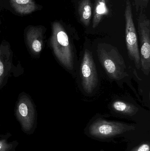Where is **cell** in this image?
<instances>
[{
  "instance_id": "cell-10",
  "label": "cell",
  "mask_w": 150,
  "mask_h": 151,
  "mask_svg": "<svg viewBox=\"0 0 150 151\" xmlns=\"http://www.w3.org/2000/svg\"><path fill=\"white\" fill-rule=\"evenodd\" d=\"M113 108L124 115L133 116L137 112L138 109L132 104L121 101H116L113 104Z\"/></svg>"
},
{
  "instance_id": "cell-15",
  "label": "cell",
  "mask_w": 150,
  "mask_h": 151,
  "mask_svg": "<svg viewBox=\"0 0 150 151\" xmlns=\"http://www.w3.org/2000/svg\"><path fill=\"white\" fill-rule=\"evenodd\" d=\"M4 65L0 61V76L3 74Z\"/></svg>"
},
{
  "instance_id": "cell-12",
  "label": "cell",
  "mask_w": 150,
  "mask_h": 151,
  "mask_svg": "<svg viewBox=\"0 0 150 151\" xmlns=\"http://www.w3.org/2000/svg\"><path fill=\"white\" fill-rule=\"evenodd\" d=\"M130 151H150L149 143H142Z\"/></svg>"
},
{
  "instance_id": "cell-6",
  "label": "cell",
  "mask_w": 150,
  "mask_h": 151,
  "mask_svg": "<svg viewBox=\"0 0 150 151\" xmlns=\"http://www.w3.org/2000/svg\"><path fill=\"white\" fill-rule=\"evenodd\" d=\"M81 70L83 88L86 93L90 94L97 85L98 77L92 53L87 49L84 53Z\"/></svg>"
},
{
  "instance_id": "cell-1",
  "label": "cell",
  "mask_w": 150,
  "mask_h": 151,
  "mask_svg": "<svg viewBox=\"0 0 150 151\" xmlns=\"http://www.w3.org/2000/svg\"><path fill=\"white\" fill-rule=\"evenodd\" d=\"M135 129V127L133 125L98 119L95 120L89 125L85 133L93 139L107 140Z\"/></svg>"
},
{
  "instance_id": "cell-4",
  "label": "cell",
  "mask_w": 150,
  "mask_h": 151,
  "mask_svg": "<svg viewBox=\"0 0 150 151\" xmlns=\"http://www.w3.org/2000/svg\"><path fill=\"white\" fill-rule=\"evenodd\" d=\"M138 30L141 42V68L148 75L150 70V21L141 11L138 20Z\"/></svg>"
},
{
  "instance_id": "cell-5",
  "label": "cell",
  "mask_w": 150,
  "mask_h": 151,
  "mask_svg": "<svg viewBox=\"0 0 150 151\" xmlns=\"http://www.w3.org/2000/svg\"><path fill=\"white\" fill-rule=\"evenodd\" d=\"M126 40L129 58L134 62L137 69L141 68L140 51L138 47L137 35L133 20L132 8L130 1H127L125 9Z\"/></svg>"
},
{
  "instance_id": "cell-2",
  "label": "cell",
  "mask_w": 150,
  "mask_h": 151,
  "mask_svg": "<svg viewBox=\"0 0 150 151\" xmlns=\"http://www.w3.org/2000/svg\"><path fill=\"white\" fill-rule=\"evenodd\" d=\"M97 53L100 63L110 78L119 80L127 75L124 59L117 49L112 46L99 45Z\"/></svg>"
},
{
  "instance_id": "cell-3",
  "label": "cell",
  "mask_w": 150,
  "mask_h": 151,
  "mask_svg": "<svg viewBox=\"0 0 150 151\" xmlns=\"http://www.w3.org/2000/svg\"><path fill=\"white\" fill-rule=\"evenodd\" d=\"M53 43L55 55L65 67L74 68V55L68 36L62 26L55 22L53 25Z\"/></svg>"
},
{
  "instance_id": "cell-9",
  "label": "cell",
  "mask_w": 150,
  "mask_h": 151,
  "mask_svg": "<svg viewBox=\"0 0 150 151\" xmlns=\"http://www.w3.org/2000/svg\"><path fill=\"white\" fill-rule=\"evenodd\" d=\"M108 12L106 0H97L95 4L92 22L93 28H96L98 25L103 17L107 14Z\"/></svg>"
},
{
  "instance_id": "cell-14",
  "label": "cell",
  "mask_w": 150,
  "mask_h": 151,
  "mask_svg": "<svg viewBox=\"0 0 150 151\" xmlns=\"http://www.w3.org/2000/svg\"><path fill=\"white\" fill-rule=\"evenodd\" d=\"M149 0H135L136 4H141V5L143 6H146L148 4Z\"/></svg>"
},
{
  "instance_id": "cell-11",
  "label": "cell",
  "mask_w": 150,
  "mask_h": 151,
  "mask_svg": "<svg viewBox=\"0 0 150 151\" xmlns=\"http://www.w3.org/2000/svg\"><path fill=\"white\" fill-rule=\"evenodd\" d=\"M12 136L11 133L0 134V151H16L18 142L16 140L9 141Z\"/></svg>"
},
{
  "instance_id": "cell-13",
  "label": "cell",
  "mask_w": 150,
  "mask_h": 151,
  "mask_svg": "<svg viewBox=\"0 0 150 151\" xmlns=\"http://www.w3.org/2000/svg\"><path fill=\"white\" fill-rule=\"evenodd\" d=\"M33 49L36 52H39L41 50V44L39 41L35 40L32 43Z\"/></svg>"
},
{
  "instance_id": "cell-8",
  "label": "cell",
  "mask_w": 150,
  "mask_h": 151,
  "mask_svg": "<svg viewBox=\"0 0 150 151\" xmlns=\"http://www.w3.org/2000/svg\"><path fill=\"white\" fill-rule=\"evenodd\" d=\"M78 11L81 22L85 26H88L92 14V5L90 0H81L78 5Z\"/></svg>"
},
{
  "instance_id": "cell-7",
  "label": "cell",
  "mask_w": 150,
  "mask_h": 151,
  "mask_svg": "<svg viewBox=\"0 0 150 151\" xmlns=\"http://www.w3.org/2000/svg\"><path fill=\"white\" fill-rule=\"evenodd\" d=\"M10 1L15 11L22 15L30 14L37 9L33 0H10Z\"/></svg>"
}]
</instances>
